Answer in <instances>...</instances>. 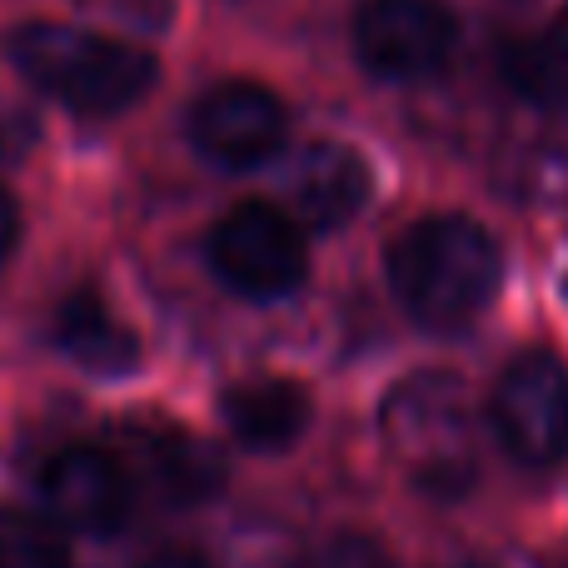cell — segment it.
<instances>
[{"label":"cell","instance_id":"6da1fadb","mask_svg":"<svg viewBox=\"0 0 568 568\" xmlns=\"http://www.w3.org/2000/svg\"><path fill=\"white\" fill-rule=\"evenodd\" d=\"M384 270L419 329L459 334L504 290V245L469 215H424L399 230Z\"/></svg>","mask_w":568,"mask_h":568},{"label":"cell","instance_id":"7a4b0ae2","mask_svg":"<svg viewBox=\"0 0 568 568\" xmlns=\"http://www.w3.org/2000/svg\"><path fill=\"white\" fill-rule=\"evenodd\" d=\"M6 50H10V65L40 95L60 100L65 110L90 120L125 115L160 80V65L145 45H135L125 36H105V30H85V26L36 20V26H20Z\"/></svg>","mask_w":568,"mask_h":568},{"label":"cell","instance_id":"3957f363","mask_svg":"<svg viewBox=\"0 0 568 568\" xmlns=\"http://www.w3.org/2000/svg\"><path fill=\"white\" fill-rule=\"evenodd\" d=\"M379 434L404 479L429 499H459L479 479V429L454 374L424 369L394 384L379 409Z\"/></svg>","mask_w":568,"mask_h":568},{"label":"cell","instance_id":"277c9868","mask_svg":"<svg viewBox=\"0 0 568 568\" xmlns=\"http://www.w3.org/2000/svg\"><path fill=\"white\" fill-rule=\"evenodd\" d=\"M210 270L240 300H284L310 280V235L270 200H240L210 225Z\"/></svg>","mask_w":568,"mask_h":568},{"label":"cell","instance_id":"5b68a950","mask_svg":"<svg viewBox=\"0 0 568 568\" xmlns=\"http://www.w3.org/2000/svg\"><path fill=\"white\" fill-rule=\"evenodd\" d=\"M464 40L449 0H364L354 10V60L384 85H419L444 75Z\"/></svg>","mask_w":568,"mask_h":568},{"label":"cell","instance_id":"8992f818","mask_svg":"<svg viewBox=\"0 0 568 568\" xmlns=\"http://www.w3.org/2000/svg\"><path fill=\"white\" fill-rule=\"evenodd\" d=\"M494 439L514 464L549 469L568 454V369L559 354L524 349L504 364L489 394Z\"/></svg>","mask_w":568,"mask_h":568},{"label":"cell","instance_id":"52a82bcc","mask_svg":"<svg viewBox=\"0 0 568 568\" xmlns=\"http://www.w3.org/2000/svg\"><path fill=\"white\" fill-rule=\"evenodd\" d=\"M185 135L200 160L220 170H260L290 140V110L260 80H220L190 105Z\"/></svg>","mask_w":568,"mask_h":568},{"label":"cell","instance_id":"ba28073f","mask_svg":"<svg viewBox=\"0 0 568 568\" xmlns=\"http://www.w3.org/2000/svg\"><path fill=\"white\" fill-rule=\"evenodd\" d=\"M40 504L70 534H115L130 519V474L110 449L70 444L40 469Z\"/></svg>","mask_w":568,"mask_h":568},{"label":"cell","instance_id":"9c48e42d","mask_svg":"<svg viewBox=\"0 0 568 568\" xmlns=\"http://www.w3.org/2000/svg\"><path fill=\"white\" fill-rule=\"evenodd\" d=\"M369 165L354 145H334L320 140L300 155V165L290 170V210L284 215L304 230V235H334L344 230L369 200Z\"/></svg>","mask_w":568,"mask_h":568},{"label":"cell","instance_id":"30bf717a","mask_svg":"<svg viewBox=\"0 0 568 568\" xmlns=\"http://www.w3.org/2000/svg\"><path fill=\"white\" fill-rule=\"evenodd\" d=\"M220 419L235 444L255 454H280L304 439L314 419V394L310 384L290 379V374H260V379H240L220 394Z\"/></svg>","mask_w":568,"mask_h":568},{"label":"cell","instance_id":"8fae6325","mask_svg":"<svg viewBox=\"0 0 568 568\" xmlns=\"http://www.w3.org/2000/svg\"><path fill=\"white\" fill-rule=\"evenodd\" d=\"M55 344L90 374H130L140 364V339L95 290H75L55 310Z\"/></svg>","mask_w":568,"mask_h":568},{"label":"cell","instance_id":"7c38bea8","mask_svg":"<svg viewBox=\"0 0 568 568\" xmlns=\"http://www.w3.org/2000/svg\"><path fill=\"white\" fill-rule=\"evenodd\" d=\"M504 80L539 110H568V6L504 50Z\"/></svg>","mask_w":568,"mask_h":568},{"label":"cell","instance_id":"4fadbf2b","mask_svg":"<svg viewBox=\"0 0 568 568\" xmlns=\"http://www.w3.org/2000/svg\"><path fill=\"white\" fill-rule=\"evenodd\" d=\"M150 469H155V484L170 504H200L220 489V479H225V464L215 459V449L200 444V439H190V434H170V439H160Z\"/></svg>","mask_w":568,"mask_h":568},{"label":"cell","instance_id":"5bb4252c","mask_svg":"<svg viewBox=\"0 0 568 568\" xmlns=\"http://www.w3.org/2000/svg\"><path fill=\"white\" fill-rule=\"evenodd\" d=\"M290 568H394V559L369 534H329V539L310 544L300 559H290Z\"/></svg>","mask_w":568,"mask_h":568},{"label":"cell","instance_id":"9a60e30c","mask_svg":"<svg viewBox=\"0 0 568 568\" xmlns=\"http://www.w3.org/2000/svg\"><path fill=\"white\" fill-rule=\"evenodd\" d=\"M0 568H75L70 549L45 529H0Z\"/></svg>","mask_w":568,"mask_h":568},{"label":"cell","instance_id":"2e32d148","mask_svg":"<svg viewBox=\"0 0 568 568\" xmlns=\"http://www.w3.org/2000/svg\"><path fill=\"white\" fill-rule=\"evenodd\" d=\"M90 16L110 20V26L125 30H145V36H160V30L175 20V0H80Z\"/></svg>","mask_w":568,"mask_h":568},{"label":"cell","instance_id":"e0dca14e","mask_svg":"<svg viewBox=\"0 0 568 568\" xmlns=\"http://www.w3.org/2000/svg\"><path fill=\"white\" fill-rule=\"evenodd\" d=\"M16 245H20V205H16V195L0 185V270L10 265Z\"/></svg>","mask_w":568,"mask_h":568},{"label":"cell","instance_id":"ac0fdd59","mask_svg":"<svg viewBox=\"0 0 568 568\" xmlns=\"http://www.w3.org/2000/svg\"><path fill=\"white\" fill-rule=\"evenodd\" d=\"M140 568H215L205 554H190V549H165V554H150Z\"/></svg>","mask_w":568,"mask_h":568},{"label":"cell","instance_id":"d6986e66","mask_svg":"<svg viewBox=\"0 0 568 568\" xmlns=\"http://www.w3.org/2000/svg\"><path fill=\"white\" fill-rule=\"evenodd\" d=\"M454 568H489V564H454Z\"/></svg>","mask_w":568,"mask_h":568}]
</instances>
